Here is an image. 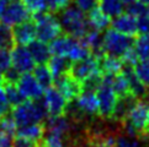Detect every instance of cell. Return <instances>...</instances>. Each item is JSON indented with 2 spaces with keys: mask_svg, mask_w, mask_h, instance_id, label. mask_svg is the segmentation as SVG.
I'll return each instance as SVG.
<instances>
[{
  "mask_svg": "<svg viewBox=\"0 0 149 147\" xmlns=\"http://www.w3.org/2000/svg\"><path fill=\"white\" fill-rule=\"evenodd\" d=\"M52 55L68 58L70 61H78L91 55V52L81 39L74 38L69 34H61L49 43Z\"/></svg>",
  "mask_w": 149,
  "mask_h": 147,
  "instance_id": "6da1fadb",
  "label": "cell"
},
{
  "mask_svg": "<svg viewBox=\"0 0 149 147\" xmlns=\"http://www.w3.org/2000/svg\"><path fill=\"white\" fill-rule=\"evenodd\" d=\"M13 118L17 128H22L26 125L38 124L48 117L45 106L43 98L40 99H26L24 103L14 107Z\"/></svg>",
  "mask_w": 149,
  "mask_h": 147,
  "instance_id": "7a4b0ae2",
  "label": "cell"
},
{
  "mask_svg": "<svg viewBox=\"0 0 149 147\" xmlns=\"http://www.w3.org/2000/svg\"><path fill=\"white\" fill-rule=\"evenodd\" d=\"M58 19H59L63 32L74 38H83L90 30L86 15L74 4H70L65 9H63L59 12Z\"/></svg>",
  "mask_w": 149,
  "mask_h": 147,
  "instance_id": "3957f363",
  "label": "cell"
},
{
  "mask_svg": "<svg viewBox=\"0 0 149 147\" xmlns=\"http://www.w3.org/2000/svg\"><path fill=\"white\" fill-rule=\"evenodd\" d=\"M32 20L36 23L37 39L47 44L53 42L63 32L59 19L51 11L36 14L32 16Z\"/></svg>",
  "mask_w": 149,
  "mask_h": 147,
  "instance_id": "277c9868",
  "label": "cell"
},
{
  "mask_svg": "<svg viewBox=\"0 0 149 147\" xmlns=\"http://www.w3.org/2000/svg\"><path fill=\"white\" fill-rule=\"evenodd\" d=\"M134 43V39L131 36L117 32L113 28H109L104 33V53L106 55L122 58Z\"/></svg>",
  "mask_w": 149,
  "mask_h": 147,
  "instance_id": "5b68a950",
  "label": "cell"
},
{
  "mask_svg": "<svg viewBox=\"0 0 149 147\" xmlns=\"http://www.w3.org/2000/svg\"><path fill=\"white\" fill-rule=\"evenodd\" d=\"M148 118H149V101L148 98H143V99H138L134 103V106L131 108L126 119L122 123L128 124L136 131L138 137H143L147 130Z\"/></svg>",
  "mask_w": 149,
  "mask_h": 147,
  "instance_id": "8992f818",
  "label": "cell"
},
{
  "mask_svg": "<svg viewBox=\"0 0 149 147\" xmlns=\"http://www.w3.org/2000/svg\"><path fill=\"white\" fill-rule=\"evenodd\" d=\"M95 93L99 101V117L102 119H111L118 101V96L113 91V88L104 81Z\"/></svg>",
  "mask_w": 149,
  "mask_h": 147,
  "instance_id": "52a82bcc",
  "label": "cell"
},
{
  "mask_svg": "<svg viewBox=\"0 0 149 147\" xmlns=\"http://www.w3.org/2000/svg\"><path fill=\"white\" fill-rule=\"evenodd\" d=\"M31 19V14L22 1H10L0 14V22L14 27L21 22Z\"/></svg>",
  "mask_w": 149,
  "mask_h": 147,
  "instance_id": "ba28073f",
  "label": "cell"
},
{
  "mask_svg": "<svg viewBox=\"0 0 149 147\" xmlns=\"http://www.w3.org/2000/svg\"><path fill=\"white\" fill-rule=\"evenodd\" d=\"M43 102L47 113H48V117H59V115L67 114L69 102L54 86L45 90Z\"/></svg>",
  "mask_w": 149,
  "mask_h": 147,
  "instance_id": "9c48e42d",
  "label": "cell"
},
{
  "mask_svg": "<svg viewBox=\"0 0 149 147\" xmlns=\"http://www.w3.org/2000/svg\"><path fill=\"white\" fill-rule=\"evenodd\" d=\"M100 63H99V58L95 55H89L88 58L78 61H73L69 74L75 78L77 81L83 83L86 78L90 76H93L94 74L100 72Z\"/></svg>",
  "mask_w": 149,
  "mask_h": 147,
  "instance_id": "30bf717a",
  "label": "cell"
},
{
  "mask_svg": "<svg viewBox=\"0 0 149 147\" xmlns=\"http://www.w3.org/2000/svg\"><path fill=\"white\" fill-rule=\"evenodd\" d=\"M16 86L26 99H40L45 93L43 87L40 85L35 75L31 72L21 74L16 82Z\"/></svg>",
  "mask_w": 149,
  "mask_h": 147,
  "instance_id": "8fae6325",
  "label": "cell"
},
{
  "mask_svg": "<svg viewBox=\"0 0 149 147\" xmlns=\"http://www.w3.org/2000/svg\"><path fill=\"white\" fill-rule=\"evenodd\" d=\"M53 85L67 98L68 102H73L83 92L81 83L77 81L70 74H64L59 77H56Z\"/></svg>",
  "mask_w": 149,
  "mask_h": 147,
  "instance_id": "7c38bea8",
  "label": "cell"
},
{
  "mask_svg": "<svg viewBox=\"0 0 149 147\" xmlns=\"http://www.w3.org/2000/svg\"><path fill=\"white\" fill-rule=\"evenodd\" d=\"M13 56V67L17 70L20 74L31 72L35 70L36 61L31 55L27 47L25 45H16L11 49Z\"/></svg>",
  "mask_w": 149,
  "mask_h": 147,
  "instance_id": "4fadbf2b",
  "label": "cell"
},
{
  "mask_svg": "<svg viewBox=\"0 0 149 147\" xmlns=\"http://www.w3.org/2000/svg\"><path fill=\"white\" fill-rule=\"evenodd\" d=\"M14 41L15 44L27 47L30 43H32L37 38V31L36 23L32 19H30L25 22H21L13 27Z\"/></svg>",
  "mask_w": 149,
  "mask_h": 147,
  "instance_id": "5bb4252c",
  "label": "cell"
},
{
  "mask_svg": "<svg viewBox=\"0 0 149 147\" xmlns=\"http://www.w3.org/2000/svg\"><path fill=\"white\" fill-rule=\"evenodd\" d=\"M111 27L120 33L133 37L138 34V19L125 11L111 21Z\"/></svg>",
  "mask_w": 149,
  "mask_h": 147,
  "instance_id": "9a60e30c",
  "label": "cell"
},
{
  "mask_svg": "<svg viewBox=\"0 0 149 147\" xmlns=\"http://www.w3.org/2000/svg\"><path fill=\"white\" fill-rule=\"evenodd\" d=\"M122 74L125 75L127 83H128V88H130V93L133 94L136 98L138 99H143L147 98L148 96V88L143 85L142 81L138 78L137 74L134 72V67L126 65L122 69Z\"/></svg>",
  "mask_w": 149,
  "mask_h": 147,
  "instance_id": "2e32d148",
  "label": "cell"
},
{
  "mask_svg": "<svg viewBox=\"0 0 149 147\" xmlns=\"http://www.w3.org/2000/svg\"><path fill=\"white\" fill-rule=\"evenodd\" d=\"M46 129L48 130V133H56L63 136H69L75 130V125L73 124L70 119L67 118L65 115H59V117H49V119L47 120Z\"/></svg>",
  "mask_w": 149,
  "mask_h": 147,
  "instance_id": "e0dca14e",
  "label": "cell"
},
{
  "mask_svg": "<svg viewBox=\"0 0 149 147\" xmlns=\"http://www.w3.org/2000/svg\"><path fill=\"white\" fill-rule=\"evenodd\" d=\"M80 39L86 44V47L90 49V52H91V54L97 56L99 59L105 54L104 53V34H102V32H99V31L90 28L88 31V33Z\"/></svg>",
  "mask_w": 149,
  "mask_h": 147,
  "instance_id": "ac0fdd59",
  "label": "cell"
},
{
  "mask_svg": "<svg viewBox=\"0 0 149 147\" xmlns=\"http://www.w3.org/2000/svg\"><path fill=\"white\" fill-rule=\"evenodd\" d=\"M86 19H88L89 27L91 30L99 31V32H105L106 30H109L111 26V21H112L111 17H109L105 12L101 11L99 6L93 9L90 12H88Z\"/></svg>",
  "mask_w": 149,
  "mask_h": 147,
  "instance_id": "d6986e66",
  "label": "cell"
},
{
  "mask_svg": "<svg viewBox=\"0 0 149 147\" xmlns=\"http://www.w3.org/2000/svg\"><path fill=\"white\" fill-rule=\"evenodd\" d=\"M138 101V98H136L133 94L128 93L126 96H122L118 97V101H117L116 104V108H115V112L111 117V120H115V122H120L122 123L123 120L126 119L127 114L131 110V108L134 106V103Z\"/></svg>",
  "mask_w": 149,
  "mask_h": 147,
  "instance_id": "ffe728a7",
  "label": "cell"
},
{
  "mask_svg": "<svg viewBox=\"0 0 149 147\" xmlns=\"http://www.w3.org/2000/svg\"><path fill=\"white\" fill-rule=\"evenodd\" d=\"M27 48L30 50L31 55L35 59L36 64L40 65V64H47L48 60L51 59L52 53H51V49H49V45L45 43V42H41L38 39L33 41L32 43H30L27 45Z\"/></svg>",
  "mask_w": 149,
  "mask_h": 147,
  "instance_id": "44dd1931",
  "label": "cell"
},
{
  "mask_svg": "<svg viewBox=\"0 0 149 147\" xmlns=\"http://www.w3.org/2000/svg\"><path fill=\"white\" fill-rule=\"evenodd\" d=\"M99 63H100V70L104 75H116V74H120L125 65L121 58H116V56H111L106 54H104L100 58Z\"/></svg>",
  "mask_w": 149,
  "mask_h": 147,
  "instance_id": "7402d4cb",
  "label": "cell"
},
{
  "mask_svg": "<svg viewBox=\"0 0 149 147\" xmlns=\"http://www.w3.org/2000/svg\"><path fill=\"white\" fill-rule=\"evenodd\" d=\"M49 70L52 72L53 77H59L64 74H69L72 66V61L65 56H61V55H52L51 59L47 63Z\"/></svg>",
  "mask_w": 149,
  "mask_h": 147,
  "instance_id": "603a6c76",
  "label": "cell"
},
{
  "mask_svg": "<svg viewBox=\"0 0 149 147\" xmlns=\"http://www.w3.org/2000/svg\"><path fill=\"white\" fill-rule=\"evenodd\" d=\"M97 6L111 19H115L126 11V4L122 0H99Z\"/></svg>",
  "mask_w": 149,
  "mask_h": 147,
  "instance_id": "cb8c5ba5",
  "label": "cell"
},
{
  "mask_svg": "<svg viewBox=\"0 0 149 147\" xmlns=\"http://www.w3.org/2000/svg\"><path fill=\"white\" fill-rule=\"evenodd\" d=\"M16 134H17V136H22V137L33 140V141H38L40 142L46 134V126L42 123L26 125V126H22V128H17Z\"/></svg>",
  "mask_w": 149,
  "mask_h": 147,
  "instance_id": "d4e9b609",
  "label": "cell"
},
{
  "mask_svg": "<svg viewBox=\"0 0 149 147\" xmlns=\"http://www.w3.org/2000/svg\"><path fill=\"white\" fill-rule=\"evenodd\" d=\"M33 75L37 78V81L40 82V85L43 87V90H47L53 86L54 82V77H53L52 72L49 70V67L47 64H40L35 67Z\"/></svg>",
  "mask_w": 149,
  "mask_h": 147,
  "instance_id": "484cf974",
  "label": "cell"
},
{
  "mask_svg": "<svg viewBox=\"0 0 149 147\" xmlns=\"http://www.w3.org/2000/svg\"><path fill=\"white\" fill-rule=\"evenodd\" d=\"M3 88L5 91V94L8 97V101L11 107H16L19 104L24 103L26 101V98L22 96V93L20 92L19 87L16 86V83H9V82H4L3 83Z\"/></svg>",
  "mask_w": 149,
  "mask_h": 147,
  "instance_id": "4316f807",
  "label": "cell"
},
{
  "mask_svg": "<svg viewBox=\"0 0 149 147\" xmlns=\"http://www.w3.org/2000/svg\"><path fill=\"white\" fill-rule=\"evenodd\" d=\"M133 49L139 60L149 59V36L148 34H139L134 38Z\"/></svg>",
  "mask_w": 149,
  "mask_h": 147,
  "instance_id": "83f0119b",
  "label": "cell"
},
{
  "mask_svg": "<svg viewBox=\"0 0 149 147\" xmlns=\"http://www.w3.org/2000/svg\"><path fill=\"white\" fill-rule=\"evenodd\" d=\"M15 45L13 27L0 22V49H13Z\"/></svg>",
  "mask_w": 149,
  "mask_h": 147,
  "instance_id": "f1b7e54d",
  "label": "cell"
},
{
  "mask_svg": "<svg viewBox=\"0 0 149 147\" xmlns=\"http://www.w3.org/2000/svg\"><path fill=\"white\" fill-rule=\"evenodd\" d=\"M68 137L56 133H47L42 139V147H68Z\"/></svg>",
  "mask_w": 149,
  "mask_h": 147,
  "instance_id": "f546056e",
  "label": "cell"
},
{
  "mask_svg": "<svg viewBox=\"0 0 149 147\" xmlns=\"http://www.w3.org/2000/svg\"><path fill=\"white\" fill-rule=\"evenodd\" d=\"M133 67H134V72L137 74L138 78L149 90V59L139 60Z\"/></svg>",
  "mask_w": 149,
  "mask_h": 147,
  "instance_id": "4dcf8cb0",
  "label": "cell"
},
{
  "mask_svg": "<svg viewBox=\"0 0 149 147\" xmlns=\"http://www.w3.org/2000/svg\"><path fill=\"white\" fill-rule=\"evenodd\" d=\"M16 124H15V120L13 118V115H5V117L0 118V131H3L4 134H6L9 136H13L16 134Z\"/></svg>",
  "mask_w": 149,
  "mask_h": 147,
  "instance_id": "1f68e13d",
  "label": "cell"
},
{
  "mask_svg": "<svg viewBox=\"0 0 149 147\" xmlns=\"http://www.w3.org/2000/svg\"><path fill=\"white\" fill-rule=\"evenodd\" d=\"M22 3L25 4V6L27 8V10L32 16L36 14L48 11L46 0H22Z\"/></svg>",
  "mask_w": 149,
  "mask_h": 147,
  "instance_id": "d6a6232c",
  "label": "cell"
},
{
  "mask_svg": "<svg viewBox=\"0 0 149 147\" xmlns=\"http://www.w3.org/2000/svg\"><path fill=\"white\" fill-rule=\"evenodd\" d=\"M126 12H128V14L133 15V16H136L138 19V17L143 16V15L148 14V6H147V5H144L143 3H141L139 0H137V1L127 5Z\"/></svg>",
  "mask_w": 149,
  "mask_h": 147,
  "instance_id": "836d02e7",
  "label": "cell"
},
{
  "mask_svg": "<svg viewBox=\"0 0 149 147\" xmlns=\"http://www.w3.org/2000/svg\"><path fill=\"white\" fill-rule=\"evenodd\" d=\"M115 147H141V145L136 140V137H131V136L125 134L116 136Z\"/></svg>",
  "mask_w": 149,
  "mask_h": 147,
  "instance_id": "e575fe53",
  "label": "cell"
},
{
  "mask_svg": "<svg viewBox=\"0 0 149 147\" xmlns=\"http://www.w3.org/2000/svg\"><path fill=\"white\" fill-rule=\"evenodd\" d=\"M72 1L73 0H46L47 9H48V11H51L53 14L61 12L63 9L69 6Z\"/></svg>",
  "mask_w": 149,
  "mask_h": 147,
  "instance_id": "d590c367",
  "label": "cell"
},
{
  "mask_svg": "<svg viewBox=\"0 0 149 147\" xmlns=\"http://www.w3.org/2000/svg\"><path fill=\"white\" fill-rule=\"evenodd\" d=\"M13 66L11 49H0V70L3 72Z\"/></svg>",
  "mask_w": 149,
  "mask_h": 147,
  "instance_id": "8d00e7d4",
  "label": "cell"
},
{
  "mask_svg": "<svg viewBox=\"0 0 149 147\" xmlns=\"http://www.w3.org/2000/svg\"><path fill=\"white\" fill-rule=\"evenodd\" d=\"M74 5L77 8H79L83 12L88 14L93 9L97 8V4H99V0H73Z\"/></svg>",
  "mask_w": 149,
  "mask_h": 147,
  "instance_id": "74e56055",
  "label": "cell"
},
{
  "mask_svg": "<svg viewBox=\"0 0 149 147\" xmlns=\"http://www.w3.org/2000/svg\"><path fill=\"white\" fill-rule=\"evenodd\" d=\"M13 147H41V146L38 141L26 139L22 137V136H16L13 140Z\"/></svg>",
  "mask_w": 149,
  "mask_h": 147,
  "instance_id": "f35d334b",
  "label": "cell"
},
{
  "mask_svg": "<svg viewBox=\"0 0 149 147\" xmlns=\"http://www.w3.org/2000/svg\"><path fill=\"white\" fill-rule=\"evenodd\" d=\"M10 108H11V106H10V103L8 101V97L5 94L4 88L3 86H0V118L8 115Z\"/></svg>",
  "mask_w": 149,
  "mask_h": 147,
  "instance_id": "ab89813d",
  "label": "cell"
},
{
  "mask_svg": "<svg viewBox=\"0 0 149 147\" xmlns=\"http://www.w3.org/2000/svg\"><path fill=\"white\" fill-rule=\"evenodd\" d=\"M138 33L149 36V15H143L138 17Z\"/></svg>",
  "mask_w": 149,
  "mask_h": 147,
  "instance_id": "60d3db41",
  "label": "cell"
},
{
  "mask_svg": "<svg viewBox=\"0 0 149 147\" xmlns=\"http://www.w3.org/2000/svg\"><path fill=\"white\" fill-rule=\"evenodd\" d=\"M21 74L15 70L14 67H9L6 71H4V82H9V83H16L19 77H20Z\"/></svg>",
  "mask_w": 149,
  "mask_h": 147,
  "instance_id": "b9f144b4",
  "label": "cell"
},
{
  "mask_svg": "<svg viewBox=\"0 0 149 147\" xmlns=\"http://www.w3.org/2000/svg\"><path fill=\"white\" fill-rule=\"evenodd\" d=\"M0 147H13V137L0 131Z\"/></svg>",
  "mask_w": 149,
  "mask_h": 147,
  "instance_id": "7bdbcfd3",
  "label": "cell"
},
{
  "mask_svg": "<svg viewBox=\"0 0 149 147\" xmlns=\"http://www.w3.org/2000/svg\"><path fill=\"white\" fill-rule=\"evenodd\" d=\"M6 4H8L6 0H0V14L3 12V10H4L5 6H6Z\"/></svg>",
  "mask_w": 149,
  "mask_h": 147,
  "instance_id": "ee69618b",
  "label": "cell"
},
{
  "mask_svg": "<svg viewBox=\"0 0 149 147\" xmlns=\"http://www.w3.org/2000/svg\"><path fill=\"white\" fill-rule=\"evenodd\" d=\"M3 83H4V72L0 70V86H3Z\"/></svg>",
  "mask_w": 149,
  "mask_h": 147,
  "instance_id": "f6af8a7d",
  "label": "cell"
},
{
  "mask_svg": "<svg viewBox=\"0 0 149 147\" xmlns=\"http://www.w3.org/2000/svg\"><path fill=\"white\" fill-rule=\"evenodd\" d=\"M126 5H128V4H132V3H134V1H137V0H122Z\"/></svg>",
  "mask_w": 149,
  "mask_h": 147,
  "instance_id": "bcb514c9",
  "label": "cell"
},
{
  "mask_svg": "<svg viewBox=\"0 0 149 147\" xmlns=\"http://www.w3.org/2000/svg\"><path fill=\"white\" fill-rule=\"evenodd\" d=\"M142 139H144V140H147V144H148V147H149V134H147V135H144Z\"/></svg>",
  "mask_w": 149,
  "mask_h": 147,
  "instance_id": "7dc6e473",
  "label": "cell"
},
{
  "mask_svg": "<svg viewBox=\"0 0 149 147\" xmlns=\"http://www.w3.org/2000/svg\"><path fill=\"white\" fill-rule=\"evenodd\" d=\"M141 3H143L144 5H147V6H149V0H139Z\"/></svg>",
  "mask_w": 149,
  "mask_h": 147,
  "instance_id": "c3c4849f",
  "label": "cell"
},
{
  "mask_svg": "<svg viewBox=\"0 0 149 147\" xmlns=\"http://www.w3.org/2000/svg\"><path fill=\"white\" fill-rule=\"evenodd\" d=\"M147 134H149V118H148V124H147V130H146V134H144V135H147Z\"/></svg>",
  "mask_w": 149,
  "mask_h": 147,
  "instance_id": "681fc988",
  "label": "cell"
},
{
  "mask_svg": "<svg viewBox=\"0 0 149 147\" xmlns=\"http://www.w3.org/2000/svg\"><path fill=\"white\" fill-rule=\"evenodd\" d=\"M8 3H10V1H19V0H6Z\"/></svg>",
  "mask_w": 149,
  "mask_h": 147,
  "instance_id": "f907efd6",
  "label": "cell"
},
{
  "mask_svg": "<svg viewBox=\"0 0 149 147\" xmlns=\"http://www.w3.org/2000/svg\"><path fill=\"white\" fill-rule=\"evenodd\" d=\"M148 15H149V6H148Z\"/></svg>",
  "mask_w": 149,
  "mask_h": 147,
  "instance_id": "816d5d0a",
  "label": "cell"
}]
</instances>
